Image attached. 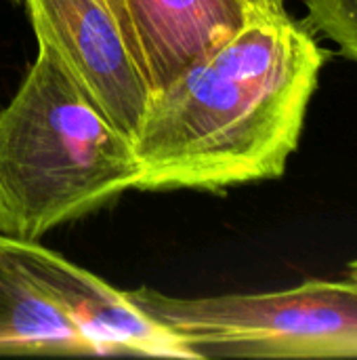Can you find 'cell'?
Wrapping results in <instances>:
<instances>
[{"label":"cell","instance_id":"obj_1","mask_svg":"<svg viewBox=\"0 0 357 360\" xmlns=\"http://www.w3.org/2000/svg\"><path fill=\"white\" fill-rule=\"evenodd\" d=\"M324 61L307 23L259 8L231 38L149 93L133 135L137 190L219 194L280 179Z\"/></svg>","mask_w":357,"mask_h":360},{"label":"cell","instance_id":"obj_2","mask_svg":"<svg viewBox=\"0 0 357 360\" xmlns=\"http://www.w3.org/2000/svg\"><path fill=\"white\" fill-rule=\"evenodd\" d=\"M133 139L38 55L0 110V234L40 240L137 188Z\"/></svg>","mask_w":357,"mask_h":360},{"label":"cell","instance_id":"obj_3","mask_svg":"<svg viewBox=\"0 0 357 360\" xmlns=\"http://www.w3.org/2000/svg\"><path fill=\"white\" fill-rule=\"evenodd\" d=\"M124 295L191 359H357V283L349 276L263 293L177 297L137 287Z\"/></svg>","mask_w":357,"mask_h":360},{"label":"cell","instance_id":"obj_4","mask_svg":"<svg viewBox=\"0 0 357 360\" xmlns=\"http://www.w3.org/2000/svg\"><path fill=\"white\" fill-rule=\"evenodd\" d=\"M38 46L48 51L74 84L133 139L149 101V86L130 42L101 0H23Z\"/></svg>","mask_w":357,"mask_h":360},{"label":"cell","instance_id":"obj_5","mask_svg":"<svg viewBox=\"0 0 357 360\" xmlns=\"http://www.w3.org/2000/svg\"><path fill=\"white\" fill-rule=\"evenodd\" d=\"M4 243L32 281L97 342L103 356L191 359L173 335L135 308L122 289L107 285L38 240L4 236Z\"/></svg>","mask_w":357,"mask_h":360},{"label":"cell","instance_id":"obj_6","mask_svg":"<svg viewBox=\"0 0 357 360\" xmlns=\"http://www.w3.org/2000/svg\"><path fill=\"white\" fill-rule=\"evenodd\" d=\"M122 8L149 93L223 44L259 11L250 0H122Z\"/></svg>","mask_w":357,"mask_h":360},{"label":"cell","instance_id":"obj_7","mask_svg":"<svg viewBox=\"0 0 357 360\" xmlns=\"http://www.w3.org/2000/svg\"><path fill=\"white\" fill-rule=\"evenodd\" d=\"M0 354L103 356L101 348L32 281L0 234Z\"/></svg>","mask_w":357,"mask_h":360},{"label":"cell","instance_id":"obj_8","mask_svg":"<svg viewBox=\"0 0 357 360\" xmlns=\"http://www.w3.org/2000/svg\"><path fill=\"white\" fill-rule=\"evenodd\" d=\"M307 25L357 63V0H303Z\"/></svg>","mask_w":357,"mask_h":360},{"label":"cell","instance_id":"obj_9","mask_svg":"<svg viewBox=\"0 0 357 360\" xmlns=\"http://www.w3.org/2000/svg\"><path fill=\"white\" fill-rule=\"evenodd\" d=\"M112 13H114V17L118 19V23L122 25V30H124V34H126V38H128V30H126V19H124V8H122V0H101ZM128 42H130V38H128ZM133 49V46H130ZM135 53V51H133Z\"/></svg>","mask_w":357,"mask_h":360},{"label":"cell","instance_id":"obj_10","mask_svg":"<svg viewBox=\"0 0 357 360\" xmlns=\"http://www.w3.org/2000/svg\"><path fill=\"white\" fill-rule=\"evenodd\" d=\"M250 2L267 11H286V0H250Z\"/></svg>","mask_w":357,"mask_h":360},{"label":"cell","instance_id":"obj_11","mask_svg":"<svg viewBox=\"0 0 357 360\" xmlns=\"http://www.w3.org/2000/svg\"><path fill=\"white\" fill-rule=\"evenodd\" d=\"M347 276H349L351 281H356L357 283V259H353V262L347 266Z\"/></svg>","mask_w":357,"mask_h":360},{"label":"cell","instance_id":"obj_12","mask_svg":"<svg viewBox=\"0 0 357 360\" xmlns=\"http://www.w3.org/2000/svg\"><path fill=\"white\" fill-rule=\"evenodd\" d=\"M13 4H23V0H11Z\"/></svg>","mask_w":357,"mask_h":360}]
</instances>
